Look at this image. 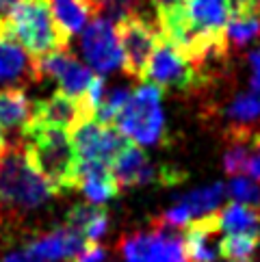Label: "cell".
<instances>
[{
	"mask_svg": "<svg viewBox=\"0 0 260 262\" xmlns=\"http://www.w3.org/2000/svg\"><path fill=\"white\" fill-rule=\"evenodd\" d=\"M48 7L54 22L68 39L80 33L89 24L91 15H96L89 0H48Z\"/></svg>",
	"mask_w": 260,
	"mask_h": 262,
	"instance_id": "obj_18",
	"label": "cell"
},
{
	"mask_svg": "<svg viewBox=\"0 0 260 262\" xmlns=\"http://www.w3.org/2000/svg\"><path fill=\"white\" fill-rule=\"evenodd\" d=\"M232 15H243V13H256L258 0H228Z\"/></svg>",
	"mask_w": 260,
	"mask_h": 262,
	"instance_id": "obj_29",
	"label": "cell"
},
{
	"mask_svg": "<svg viewBox=\"0 0 260 262\" xmlns=\"http://www.w3.org/2000/svg\"><path fill=\"white\" fill-rule=\"evenodd\" d=\"M226 37L230 50H241L260 37V17L258 13L232 15L226 24Z\"/></svg>",
	"mask_w": 260,
	"mask_h": 262,
	"instance_id": "obj_23",
	"label": "cell"
},
{
	"mask_svg": "<svg viewBox=\"0 0 260 262\" xmlns=\"http://www.w3.org/2000/svg\"><path fill=\"white\" fill-rule=\"evenodd\" d=\"M78 189L94 204H104L117 198L119 184L115 182L111 167L91 161H78Z\"/></svg>",
	"mask_w": 260,
	"mask_h": 262,
	"instance_id": "obj_15",
	"label": "cell"
},
{
	"mask_svg": "<svg viewBox=\"0 0 260 262\" xmlns=\"http://www.w3.org/2000/svg\"><path fill=\"white\" fill-rule=\"evenodd\" d=\"M5 147H7V139L3 135V130H0V149H5Z\"/></svg>",
	"mask_w": 260,
	"mask_h": 262,
	"instance_id": "obj_31",
	"label": "cell"
},
{
	"mask_svg": "<svg viewBox=\"0 0 260 262\" xmlns=\"http://www.w3.org/2000/svg\"><path fill=\"white\" fill-rule=\"evenodd\" d=\"M143 80H147V85L159 87L161 91L171 89L180 93H191L208 85L206 74L195 68L174 43L163 39V35L150 63H147Z\"/></svg>",
	"mask_w": 260,
	"mask_h": 262,
	"instance_id": "obj_6",
	"label": "cell"
},
{
	"mask_svg": "<svg viewBox=\"0 0 260 262\" xmlns=\"http://www.w3.org/2000/svg\"><path fill=\"white\" fill-rule=\"evenodd\" d=\"M119 189H133L143 184H161V186H176L187 180V171L178 169L174 165H154L143 147L128 143L113 165H111Z\"/></svg>",
	"mask_w": 260,
	"mask_h": 262,
	"instance_id": "obj_7",
	"label": "cell"
},
{
	"mask_svg": "<svg viewBox=\"0 0 260 262\" xmlns=\"http://www.w3.org/2000/svg\"><path fill=\"white\" fill-rule=\"evenodd\" d=\"M31 104L24 89L5 87L0 89V130L7 139V135L24 133L26 124L31 119Z\"/></svg>",
	"mask_w": 260,
	"mask_h": 262,
	"instance_id": "obj_17",
	"label": "cell"
},
{
	"mask_svg": "<svg viewBox=\"0 0 260 262\" xmlns=\"http://www.w3.org/2000/svg\"><path fill=\"white\" fill-rule=\"evenodd\" d=\"M226 119L230 121L228 130H245L254 128L260 121V93L258 91H245L239 93L228 102Z\"/></svg>",
	"mask_w": 260,
	"mask_h": 262,
	"instance_id": "obj_19",
	"label": "cell"
},
{
	"mask_svg": "<svg viewBox=\"0 0 260 262\" xmlns=\"http://www.w3.org/2000/svg\"><path fill=\"white\" fill-rule=\"evenodd\" d=\"M65 228L80 234L87 243H100L109 228V212L100 204H76L65 214Z\"/></svg>",
	"mask_w": 260,
	"mask_h": 262,
	"instance_id": "obj_16",
	"label": "cell"
},
{
	"mask_svg": "<svg viewBox=\"0 0 260 262\" xmlns=\"http://www.w3.org/2000/svg\"><path fill=\"white\" fill-rule=\"evenodd\" d=\"M226 193H228V186L221 184V182H215L210 186H202V189H198V191L187 193L178 202L191 212V217H193V214H200V217H202V214L215 212L219 208V204L224 202Z\"/></svg>",
	"mask_w": 260,
	"mask_h": 262,
	"instance_id": "obj_21",
	"label": "cell"
},
{
	"mask_svg": "<svg viewBox=\"0 0 260 262\" xmlns=\"http://www.w3.org/2000/svg\"><path fill=\"white\" fill-rule=\"evenodd\" d=\"M245 176H249V180L260 182V130H256V135H254V145H252V154H249V161H247Z\"/></svg>",
	"mask_w": 260,
	"mask_h": 262,
	"instance_id": "obj_27",
	"label": "cell"
},
{
	"mask_svg": "<svg viewBox=\"0 0 260 262\" xmlns=\"http://www.w3.org/2000/svg\"><path fill=\"white\" fill-rule=\"evenodd\" d=\"M219 210L193 219L182 232V251L187 262H217L219 260Z\"/></svg>",
	"mask_w": 260,
	"mask_h": 262,
	"instance_id": "obj_13",
	"label": "cell"
},
{
	"mask_svg": "<svg viewBox=\"0 0 260 262\" xmlns=\"http://www.w3.org/2000/svg\"><path fill=\"white\" fill-rule=\"evenodd\" d=\"M228 193L239 204H247L260 210V186L249 178H234L228 186Z\"/></svg>",
	"mask_w": 260,
	"mask_h": 262,
	"instance_id": "obj_25",
	"label": "cell"
},
{
	"mask_svg": "<svg viewBox=\"0 0 260 262\" xmlns=\"http://www.w3.org/2000/svg\"><path fill=\"white\" fill-rule=\"evenodd\" d=\"M119 249L126 262H187L178 234L154 228L122 238Z\"/></svg>",
	"mask_w": 260,
	"mask_h": 262,
	"instance_id": "obj_11",
	"label": "cell"
},
{
	"mask_svg": "<svg viewBox=\"0 0 260 262\" xmlns=\"http://www.w3.org/2000/svg\"><path fill=\"white\" fill-rule=\"evenodd\" d=\"M161 100H163V91L154 85H143L133 89L113 126L128 141H135L139 145L165 143L167 126H165Z\"/></svg>",
	"mask_w": 260,
	"mask_h": 262,
	"instance_id": "obj_4",
	"label": "cell"
},
{
	"mask_svg": "<svg viewBox=\"0 0 260 262\" xmlns=\"http://www.w3.org/2000/svg\"><path fill=\"white\" fill-rule=\"evenodd\" d=\"M52 195L48 182L26 161L24 149L7 145L0 154V208L31 212L41 208Z\"/></svg>",
	"mask_w": 260,
	"mask_h": 262,
	"instance_id": "obj_2",
	"label": "cell"
},
{
	"mask_svg": "<svg viewBox=\"0 0 260 262\" xmlns=\"http://www.w3.org/2000/svg\"><path fill=\"white\" fill-rule=\"evenodd\" d=\"M37 70H39L41 78H54L59 82V91L68 93L74 98H82L89 91L91 82H94L96 74L91 72L85 63H82L70 48L52 52L48 57L37 61Z\"/></svg>",
	"mask_w": 260,
	"mask_h": 262,
	"instance_id": "obj_12",
	"label": "cell"
},
{
	"mask_svg": "<svg viewBox=\"0 0 260 262\" xmlns=\"http://www.w3.org/2000/svg\"><path fill=\"white\" fill-rule=\"evenodd\" d=\"M80 33V54L91 72L96 70L100 76H104L122 65V50H119L113 22L104 17H94Z\"/></svg>",
	"mask_w": 260,
	"mask_h": 262,
	"instance_id": "obj_9",
	"label": "cell"
},
{
	"mask_svg": "<svg viewBox=\"0 0 260 262\" xmlns=\"http://www.w3.org/2000/svg\"><path fill=\"white\" fill-rule=\"evenodd\" d=\"M0 154H3V149H0Z\"/></svg>",
	"mask_w": 260,
	"mask_h": 262,
	"instance_id": "obj_33",
	"label": "cell"
},
{
	"mask_svg": "<svg viewBox=\"0 0 260 262\" xmlns=\"http://www.w3.org/2000/svg\"><path fill=\"white\" fill-rule=\"evenodd\" d=\"M256 13H258V17H260V0L256 3Z\"/></svg>",
	"mask_w": 260,
	"mask_h": 262,
	"instance_id": "obj_32",
	"label": "cell"
},
{
	"mask_svg": "<svg viewBox=\"0 0 260 262\" xmlns=\"http://www.w3.org/2000/svg\"><path fill=\"white\" fill-rule=\"evenodd\" d=\"M22 3L24 0H0V37H9V26H11L13 15Z\"/></svg>",
	"mask_w": 260,
	"mask_h": 262,
	"instance_id": "obj_26",
	"label": "cell"
},
{
	"mask_svg": "<svg viewBox=\"0 0 260 262\" xmlns=\"http://www.w3.org/2000/svg\"><path fill=\"white\" fill-rule=\"evenodd\" d=\"M221 217V230L228 234H258L260 236V210L252 208L247 204L230 202L224 210L219 212Z\"/></svg>",
	"mask_w": 260,
	"mask_h": 262,
	"instance_id": "obj_20",
	"label": "cell"
},
{
	"mask_svg": "<svg viewBox=\"0 0 260 262\" xmlns=\"http://www.w3.org/2000/svg\"><path fill=\"white\" fill-rule=\"evenodd\" d=\"M94 13L109 22H119L128 15L143 13V0H89Z\"/></svg>",
	"mask_w": 260,
	"mask_h": 262,
	"instance_id": "obj_24",
	"label": "cell"
},
{
	"mask_svg": "<svg viewBox=\"0 0 260 262\" xmlns=\"http://www.w3.org/2000/svg\"><path fill=\"white\" fill-rule=\"evenodd\" d=\"M152 3L156 5V11H161V9L178 7V5H182V3H184V0H152Z\"/></svg>",
	"mask_w": 260,
	"mask_h": 262,
	"instance_id": "obj_30",
	"label": "cell"
},
{
	"mask_svg": "<svg viewBox=\"0 0 260 262\" xmlns=\"http://www.w3.org/2000/svg\"><path fill=\"white\" fill-rule=\"evenodd\" d=\"M22 139L26 161L48 182L54 195L78 191V156L68 133L26 126Z\"/></svg>",
	"mask_w": 260,
	"mask_h": 262,
	"instance_id": "obj_1",
	"label": "cell"
},
{
	"mask_svg": "<svg viewBox=\"0 0 260 262\" xmlns=\"http://www.w3.org/2000/svg\"><path fill=\"white\" fill-rule=\"evenodd\" d=\"M78 161L102 163L111 167L115 158L122 154V149L130 143L115 126H104L98 121H87L76 133L70 135Z\"/></svg>",
	"mask_w": 260,
	"mask_h": 262,
	"instance_id": "obj_10",
	"label": "cell"
},
{
	"mask_svg": "<svg viewBox=\"0 0 260 262\" xmlns=\"http://www.w3.org/2000/svg\"><path fill=\"white\" fill-rule=\"evenodd\" d=\"M117 43L122 50V68L128 76L143 80L156 46L161 41V29L156 17L147 13H135L113 24Z\"/></svg>",
	"mask_w": 260,
	"mask_h": 262,
	"instance_id": "obj_5",
	"label": "cell"
},
{
	"mask_svg": "<svg viewBox=\"0 0 260 262\" xmlns=\"http://www.w3.org/2000/svg\"><path fill=\"white\" fill-rule=\"evenodd\" d=\"M247 63L252 68V91H258L260 93V46L258 48H252L247 54Z\"/></svg>",
	"mask_w": 260,
	"mask_h": 262,
	"instance_id": "obj_28",
	"label": "cell"
},
{
	"mask_svg": "<svg viewBox=\"0 0 260 262\" xmlns=\"http://www.w3.org/2000/svg\"><path fill=\"white\" fill-rule=\"evenodd\" d=\"M258 247V234H226L224 238H219V258L228 262H252Z\"/></svg>",
	"mask_w": 260,
	"mask_h": 262,
	"instance_id": "obj_22",
	"label": "cell"
},
{
	"mask_svg": "<svg viewBox=\"0 0 260 262\" xmlns=\"http://www.w3.org/2000/svg\"><path fill=\"white\" fill-rule=\"evenodd\" d=\"M39 70L37 61L31 59L20 46L9 37H0V87H17L39 82Z\"/></svg>",
	"mask_w": 260,
	"mask_h": 262,
	"instance_id": "obj_14",
	"label": "cell"
},
{
	"mask_svg": "<svg viewBox=\"0 0 260 262\" xmlns=\"http://www.w3.org/2000/svg\"><path fill=\"white\" fill-rule=\"evenodd\" d=\"M9 37L35 61L70 48V39L50 13L48 0H24L11 20Z\"/></svg>",
	"mask_w": 260,
	"mask_h": 262,
	"instance_id": "obj_3",
	"label": "cell"
},
{
	"mask_svg": "<svg viewBox=\"0 0 260 262\" xmlns=\"http://www.w3.org/2000/svg\"><path fill=\"white\" fill-rule=\"evenodd\" d=\"M96 119V111L89 106L87 98H74L63 91L52 93L50 98L37 100L31 104V119L26 126L37 128H57L63 133H76L87 121Z\"/></svg>",
	"mask_w": 260,
	"mask_h": 262,
	"instance_id": "obj_8",
	"label": "cell"
}]
</instances>
